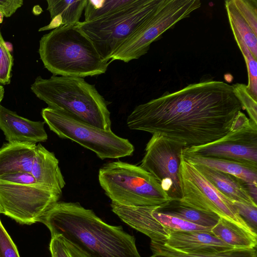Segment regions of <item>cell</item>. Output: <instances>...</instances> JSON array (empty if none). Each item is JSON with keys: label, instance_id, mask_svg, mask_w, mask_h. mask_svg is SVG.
<instances>
[{"label": "cell", "instance_id": "6da1fadb", "mask_svg": "<svg viewBox=\"0 0 257 257\" xmlns=\"http://www.w3.org/2000/svg\"><path fill=\"white\" fill-rule=\"evenodd\" d=\"M242 109L232 85L205 80L137 105L126 124L131 130L158 134L189 148L225 136Z\"/></svg>", "mask_w": 257, "mask_h": 257}, {"label": "cell", "instance_id": "7a4b0ae2", "mask_svg": "<svg viewBox=\"0 0 257 257\" xmlns=\"http://www.w3.org/2000/svg\"><path fill=\"white\" fill-rule=\"evenodd\" d=\"M40 222L51 237L61 235L87 257H141L133 236L120 226L106 223L79 203L57 202Z\"/></svg>", "mask_w": 257, "mask_h": 257}, {"label": "cell", "instance_id": "3957f363", "mask_svg": "<svg viewBox=\"0 0 257 257\" xmlns=\"http://www.w3.org/2000/svg\"><path fill=\"white\" fill-rule=\"evenodd\" d=\"M39 53L44 67L54 76L84 78L100 75L111 63L100 55L76 24L61 26L43 35Z\"/></svg>", "mask_w": 257, "mask_h": 257}, {"label": "cell", "instance_id": "277c9868", "mask_svg": "<svg viewBox=\"0 0 257 257\" xmlns=\"http://www.w3.org/2000/svg\"><path fill=\"white\" fill-rule=\"evenodd\" d=\"M31 89L49 107L101 129L111 131L107 101L95 86L84 78L53 75L44 79L38 76Z\"/></svg>", "mask_w": 257, "mask_h": 257}, {"label": "cell", "instance_id": "5b68a950", "mask_svg": "<svg viewBox=\"0 0 257 257\" xmlns=\"http://www.w3.org/2000/svg\"><path fill=\"white\" fill-rule=\"evenodd\" d=\"M101 188L111 202L131 207L161 206L171 200L161 184L141 166L120 161L99 171Z\"/></svg>", "mask_w": 257, "mask_h": 257}, {"label": "cell", "instance_id": "8992f818", "mask_svg": "<svg viewBox=\"0 0 257 257\" xmlns=\"http://www.w3.org/2000/svg\"><path fill=\"white\" fill-rule=\"evenodd\" d=\"M164 0H136L115 13L76 25L100 55L110 62L117 49L161 6Z\"/></svg>", "mask_w": 257, "mask_h": 257}, {"label": "cell", "instance_id": "52a82bcc", "mask_svg": "<svg viewBox=\"0 0 257 257\" xmlns=\"http://www.w3.org/2000/svg\"><path fill=\"white\" fill-rule=\"evenodd\" d=\"M41 114L44 122L58 137L79 144L102 160L130 156L134 153L131 143L111 131L101 129L49 107L43 108Z\"/></svg>", "mask_w": 257, "mask_h": 257}, {"label": "cell", "instance_id": "ba28073f", "mask_svg": "<svg viewBox=\"0 0 257 257\" xmlns=\"http://www.w3.org/2000/svg\"><path fill=\"white\" fill-rule=\"evenodd\" d=\"M199 0H164L158 9L117 49L110 62H128L146 54L151 44L201 7Z\"/></svg>", "mask_w": 257, "mask_h": 257}, {"label": "cell", "instance_id": "9c48e42d", "mask_svg": "<svg viewBox=\"0 0 257 257\" xmlns=\"http://www.w3.org/2000/svg\"><path fill=\"white\" fill-rule=\"evenodd\" d=\"M180 202L199 210L214 213L254 233L239 215L232 201L211 184L182 154L179 171Z\"/></svg>", "mask_w": 257, "mask_h": 257}, {"label": "cell", "instance_id": "30bf717a", "mask_svg": "<svg viewBox=\"0 0 257 257\" xmlns=\"http://www.w3.org/2000/svg\"><path fill=\"white\" fill-rule=\"evenodd\" d=\"M182 154L226 159L257 167V123L241 111L225 136L205 145L184 148Z\"/></svg>", "mask_w": 257, "mask_h": 257}, {"label": "cell", "instance_id": "8fae6325", "mask_svg": "<svg viewBox=\"0 0 257 257\" xmlns=\"http://www.w3.org/2000/svg\"><path fill=\"white\" fill-rule=\"evenodd\" d=\"M60 196L38 184L22 185L0 181L2 213L21 224L40 222Z\"/></svg>", "mask_w": 257, "mask_h": 257}, {"label": "cell", "instance_id": "7c38bea8", "mask_svg": "<svg viewBox=\"0 0 257 257\" xmlns=\"http://www.w3.org/2000/svg\"><path fill=\"white\" fill-rule=\"evenodd\" d=\"M184 148L161 135L153 134L140 166L157 179L171 200L181 198L179 171Z\"/></svg>", "mask_w": 257, "mask_h": 257}, {"label": "cell", "instance_id": "4fadbf2b", "mask_svg": "<svg viewBox=\"0 0 257 257\" xmlns=\"http://www.w3.org/2000/svg\"><path fill=\"white\" fill-rule=\"evenodd\" d=\"M159 243L189 254H206L234 248L223 242L210 230L178 231L168 229L167 238Z\"/></svg>", "mask_w": 257, "mask_h": 257}, {"label": "cell", "instance_id": "5bb4252c", "mask_svg": "<svg viewBox=\"0 0 257 257\" xmlns=\"http://www.w3.org/2000/svg\"><path fill=\"white\" fill-rule=\"evenodd\" d=\"M45 122L22 117L0 104V129L9 143L36 144L48 139Z\"/></svg>", "mask_w": 257, "mask_h": 257}, {"label": "cell", "instance_id": "9a60e30c", "mask_svg": "<svg viewBox=\"0 0 257 257\" xmlns=\"http://www.w3.org/2000/svg\"><path fill=\"white\" fill-rule=\"evenodd\" d=\"M111 210L124 222L146 234L151 241L162 242L168 236V228L161 225L152 215L156 206H126L111 202Z\"/></svg>", "mask_w": 257, "mask_h": 257}, {"label": "cell", "instance_id": "2e32d148", "mask_svg": "<svg viewBox=\"0 0 257 257\" xmlns=\"http://www.w3.org/2000/svg\"><path fill=\"white\" fill-rule=\"evenodd\" d=\"M31 173L38 185L60 196L65 182L54 154L39 144L32 166Z\"/></svg>", "mask_w": 257, "mask_h": 257}, {"label": "cell", "instance_id": "e0dca14e", "mask_svg": "<svg viewBox=\"0 0 257 257\" xmlns=\"http://www.w3.org/2000/svg\"><path fill=\"white\" fill-rule=\"evenodd\" d=\"M36 148L32 143L4 144L0 148V176L18 172L31 173Z\"/></svg>", "mask_w": 257, "mask_h": 257}, {"label": "cell", "instance_id": "ac0fdd59", "mask_svg": "<svg viewBox=\"0 0 257 257\" xmlns=\"http://www.w3.org/2000/svg\"><path fill=\"white\" fill-rule=\"evenodd\" d=\"M193 164L211 184L231 201L257 205L247 192L244 181L209 167Z\"/></svg>", "mask_w": 257, "mask_h": 257}, {"label": "cell", "instance_id": "d6986e66", "mask_svg": "<svg viewBox=\"0 0 257 257\" xmlns=\"http://www.w3.org/2000/svg\"><path fill=\"white\" fill-rule=\"evenodd\" d=\"M87 2V0H47V10L50 13L52 21L49 25L39 31L76 25L79 22Z\"/></svg>", "mask_w": 257, "mask_h": 257}, {"label": "cell", "instance_id": "ffe728a7", "mask_svg": "<svg viewBox=\"0 0 257 257\" xmlns=\"http://www.w3.org/2000/svg\"><path fill=\"white\" fill-rule=\"evenodd\" d=\"M183 155V154H182ZM188 161L233 175L242 181L257 184V167L231 160L202 157L184 155Z\"/></svg>", "mask_w": 257, "mask_h": 257}, {"label": "cell", "instance_id": "44dd1931", "mask_svg": "<svg viewBox=\"0 0 257 257\" xmlns=\"http://www.w3.org/2000/svg\"><path fill=\"white\" fill-rule=\"evenodd\" d=\"M210 231L223 242L234 248H254L257 234L250 232L235 223L220 217Z\"/></svg>", "mask_w": 257, "mask_h": 257}, {"label": "cell", "instance_id": "7402d4cb", "mask_svg": "<svg viewBox=\"0 0 257 257\" xmlns=\"http://www.w3.org/2000/svg\"><path fill=\"white\" fill-rule=\"evenodd\" d=\"M160 213L175 216L200 226L212 228L218 221L217 215L198 210L182 204L179 200H171L156 209Z\"/></svg>", "mask_w": 257, "mask_h": 257}, {"label": "cell", "instance_id": "603a6c76", "mask_svg": "<svg viewBox=\"0 0 257 257\" xmlns=\"http://www.w3.org/2000/svg\"><path fill=\"white\" fill-rule=\"evenodd\" d=\"M225 7L231 28L236 31L257 60V36L240 15L232 0L225 1Z\"/></svg>", "mask_w": 257, "mask_h": 257}, {"label": "cell", "instance_id": "cb8c5ba5", "mask_svg": "<svg viewBox=\"0 0 257 257\" xmlns=\"http://www.w3.org/2000/svg\"><path fill=\"white\" fill-rule=\"evenodd\" d=\"M136 0H87L84 9L85 22L115 13L131 6Z\"/></svg>", "mask_w": 257, "mask_h": 257}, {"label": "cell", "instance_id": "d4e9b609", "mask_svg": "<svg viewBox=\"0 0 257 257\" xmlns=\"http://www.w3.org/2000/svg\"><path fill=\"white\" fill-rule=\"evenodd\" d=\"M150 247L153 253L162 254L171 257H257L256 248H232L206 254H189L174 250L163 243L151 241Z\"/></svg>", "mask_w": 257, "mask_h": 257}, {"label": "cell", "instance_id": "484cf974", "mask_svg": "<svg viewBox=\"0 0 257 257\" xmlns=\"http://www.w3.org/2000/svg\"><path fill=\"white\" fill-rule=\"evenodd\" d=\"M235 41L244 57L247 72V87L252 96L257 100V63L245 43L236 31L231 28Z\"/></svg>", "mask_w": 257, "mask_h": 257}, {"label": "cell", "instance_id": "4316f807", "mask_svg": "<svg viewBox=\"0 0 257 257\" xmlns=\"http://www.w3.org/2000/svg\"><path fill=\"white\" fill-rule=\"evenodd\" d=\"M158 206L154 208L152 215L161 225L167 228L178 231H210L211 229L192 223L177 217L157 212L156 209Z\"/></svg>", "mask_w": 257, "mask_h": 257}, {"label": "cell", "instance_id": "83f0119b", "mask_svg": "<svg viewBox=\"0 0 257 257\" xmlns=\"http://www.w3.org/2000/svg\"><path fill=\"white\" fill-rule=\"evenodd\" d=\"M49 249L52 257H87L61 235L51 237Z\"/></svg>", "mask_w": 257, "mask_h": 257}, {"label": "cell", "instance_id": "f1b7e54d", "mask_svg": "<svg viewBox=\"0 0 257 257\" xmlns=\"http://www.w3.org/2000/svg\"><path fill=\"white\" fill-rule=\"evenodd\" d=\"M232 86L235 95L248 113L250 119L257 123V100L252 96L245 84L236 83Z\"/></svg>", "mask_w": 257, "mask_h": 257}, {"label": "cell", "instance_id": "f546056e", "mask_svg": "<svg viewBox=\"0 0 257 257\" xmlns=\"http://www.w3.org/2000/svg\"><path fill=\"white\" fill-rule=\"evenodd\" d=\"M232 1L240 15L257 36V1Z\"/></svg>", "mask_w": 257, "mask_h": 257}, {"label": "cell", "instance_id": "4dcf8cb0", "mask_svg": "<svg viewBox=\"0 0 257 257\" xmlns=\"http://www.w3.org/2000/svg\"><path fill=\"white\" fill-rule=\"evenodd\" d=\"M13 57L0 30V84L10 83Z\"/></svg>", "mask_w": 257, "mask_h": 257}, {"label": "cell", "instance_id": "1f68e13d", "mask_svg": "<svg viewBox=\"0 0 257 257\" xmlns=\"http://www.w3.org/2000/svg\"><path fill=\"white\" fill-rule=\"evenodd\" d=\"M237 212L247 226L255 233L257 229V205L232 201Z\"/></svg>", "mask_w": 257, "mask_h": 257}, {"label": "cell", "instance_id": "d6a6232c", "mask_svg": "<svg viewBox=\"0 0 257 257\" xmlns=\"http://www.w3.org/2000/svg\"><path fill=\"white\" fill-rule=\"evenodd\" d=\"M0 257H20L17 247L0 219Z\"/></svg>", "mask_w": 257, "mask_h": 257}, {"label": "cell", "instance_id": "836d02e7", "mask_svg": "<svg viewBox=\"0 0 257 257\" xmlns=\"http://www.w3.org/2000/svg\"><path fill=\"white\" fill-rule=\"evenodd\" d=\"M0 181L22 185L37 184L32 173L28 172H18L0 176Z\"/></svg>", "mask_w": 257, "mask_h": 257}, {"label": "cell", "instance_id": "e575fe53", "mask_svg": "<svg viewBox=\"0 0 257 257\" xmlns=\"http://www.w3.org/2000/svg\"><path fill=\"white\" fill-rule=\"evenodd\" d=\"M22 0H0V11L7 18L11 17L23 5Z\"/></svg>", "mask_w": 257, "mask_h": 257}, {"label": "cell", "instance_id": "d590c367", "mask_svg": "<svg viewBox=\"0 0 257 257\" xmlns=\"http://www.w3.org/2000/svg\"><path fill=\"white\" fill-rule=\"evenodd\" d=\"M245 188L255 203L257 202V184L244 182Z\"/></svg>", "mask_w": 257, "mask_h": 257}, {"label": "cell", "instance_id": "8d00e7d4", "mask_svg": "<svg viewBox=\"0 0 257 257\" xmlns=\"http://www.w3.org/2000/svg\"><path fill=\"white\" fill-rule=\"evenodd\" d=\"M4 94H5L4 88L2 85H0V104H1L2 100H3V99L4 98Z\"/></svg>", "mask_w": 257, "mask_h": 257}, {"label": "cell", "instance_id": "74e56055", "mask_svg": "<svg viewBox=\"0 0 257 257\" xmlns=\"http://www.w3.org/2000/svg\"><path fill=\"white\" fill-rule=\"evenodd\" d=\"M150 257H171L162 254L153 253V254Z\"/></svg>", "mask_w": 257, "mask_h": 257}, {"label": "cell", "instance_id": "f35d334b", "mask_svg": "<svg viewBox=\"0 0 257 257\" xmlns=\"http://www.w3.org/2000/svg\"><path fill=\"white\" fill-rule=\"evenodd\" d=\"M4 17V14H3V13L1 11H0V24H1L3 22Z\"/></svg>", "mask_w": 257, "mask_h": 257}, {"label": "cell", "instance_id": "ab89813d", "mask_svg": "<svg viewBox=\"0 0 257 257\" xmlns=\"http://www.w3.org/2000/svg\"><path fill=\"white\" fill-rule=\"evenodd\" d=\"M1 213H2V207H1V206L0 205V214Z\"/></svg>", "mask_w": 257, "mask_h": 257}]
</instances>
